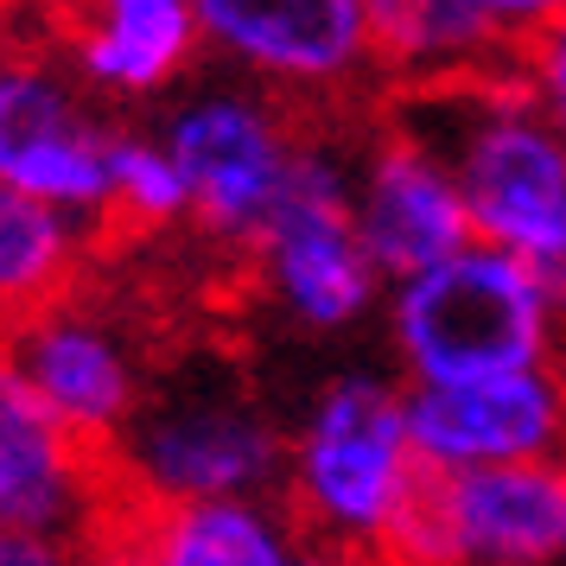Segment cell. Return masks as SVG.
<instances>
[{
  "label": "cell",
  "mask_w": 566,
  "mask_h": 566,
  "mask_svg": "<svg viewBox=\"0 0 566 566\" xmlns=\"http://www.w3.org/2000/svg\"><path fill=\"white\" fill-rule=\"evenodd\" d=\"M108 478L134 510L191 496H255L281 490L286 427L223 369H185L147 388L128 433L108 446Z\"/></svg>",
  "instance_id": "obj_4"
},
{
  "label": "cell",
  "mask_w": 566,
  "mask_h": 566,
  "mask_svg": "<svg viewBox=\"0 0 566 566\" xmlns=\"http://www.w3.org/2000/svg\"><path fill=\"white\" fill-rule=\"evenodd\" d=\"M71 57L0 52V185L108 223L115 122Z\"/></svg>",
  "instance_id": "obj_7"
},
{
  "label": "cell",
  "mask_w": 566,
  "mask_h": 566,
  "mask_svg": "<svg viewBox=\"0 0 566 566\" xmlns=\"http://www.w3.org/2000/svg\"><path fill=\"white\" fill-rule=\"evenodd\" d=\"M427 484V459L408 427V382L344 369L306 395L286 427L281 503L325 554H388Z\"/></svg>",
  "instance_id": "obj_2"
},
{
  "label": "cell",
  "mask_w": 566,
  "mask_h": 566,
  "mask_svg": "<svg viewBox=\"0 0 566 566\" xmlns=\"http://www.w3.org/2000/svg\"><path fill=\"white\" fill-rule=\"evenodd\" d=\"M261 306L306 337H344L382 312V268L363 249L350 210V159L306 140L281 205L268 210L255 242L242 249Z\"/></svg>",
  "instance_id": "obj_5"
},
{
  "label": "cell",
  "mask_w": 566,
  "mask_h": 566,
  "mask_svg": "<svg viewBox=\"0 0 566 566\" xmlns=\"http://www.w3.org/2000/svg\"><path fill=\"white\" fill-rule=\"evenodd\" d=\"M515 77L535 90V103L560 122V134H566V13L560 20H547V27L515 52Z\"/></svg>",
  "instance_id": "obj_19"
},
{
  "label": "cell",
  "mask_w": 566,
  "mask_h": 566,
  "mask_svg": "<svg viewBox=\"0 0 566 566\" xmlns=\"http://www.w3.org/2000/svg\"><path fill=\"white\" fill-rule=\"evenodd\" d=\"M408 427L427 471L566 459V363L496 369L471 382H408Z\"/></svg>",
  "instance_id": "obj_11"
},
{
  "label": "cell",
  "mask_w": 566,
  "mask_h": 566,
  "mask_svg": "<svg viewBox=\"0 0 566 566\" xmlns=\"http://www.w3.org/2000/svg\"><path fill=\"white\" fill-rule=\"evenodd\" d=\"M0 541H7V528H0Z\"/></svg>",
  "instance_id": "obj_21"
},
{
  "label": "cell",
  "mask_w": 566,
  "mask_h": 566,
  "mask_svg": "<svg viewBox=\"0 0 566 566\" xmlns=\"http://www.w3.org/2000/svg\"><path fill=\"white\" fill-rule=\"evenodd\" d=\"M159 140L172 147L191 191V230L223 242V249H249L268 210L281 205L293 166L306 154V140L286 115V96L261 90V83H198L191 96L166 108Z\"/></svg>",
  "instance_id": "obj_6"
},
{
  "label": "cell",
  "mask_w": 566,
  "mask_h": 566,
  "mask_svg": "<svg viewBox=\"0 0 566 566\" xmlns=\"http://www.w3.org/2000/svg\"><path fill=\"white\" fill-rule=\"evenodd\" d=\"M108 484L96 452L64 433L0 357V528L64 554L108 515Z\"/></svg>",
  "instance_id": "obj_13"
},
{
  "label": "cell",
  "mask_w": 566,
  "mask_h": 566,
  "mask_svg": "<svg viewBox=\"0 0 566 566\" xmlns=\"http://www.w3.org/2000/svg\"><path fill=\"white\" fill-rule=\"evenodd\" d=\"M401 115L452 159L471 235L528 261L566 306V134L515 64L401 90Z\"/></svg>",
  "instance_id": "obj_1"
},
{
  "label": "cell",
  "mask_w": 566,
  "mask_h": 566,
  "mask_svg": "<svg viewBox=\"0 0 566 566\" xmlns=\"http://www.w3.org/2000/svg\"><path fill=\"white\" fill-rule=\"evenodd\" d=\"M205 57L286 103H325L376 77L363 0H205Z\"/></svg>",
  "instance_id": "obj_10"
},
{
  "label": "cell",
  "mask_w": 566,
  "mask_h": 566,
  "mask_svg": "<svg viewBox=\"0 0 566 566\" xmlns=\"http://www.w3.org/2000/svg\"><path fill=\"white\" fill-rule=\"evenodd\" d=\"M108 223L122 230H179L191 223V191H185V172L172 147L140 128L115 134V179H108Z\"/></svg>",
  "instance_id": "obj_18"
},
{
  "label": "cell",
  "mask_w": 566,
  "mask_h": 566,
  "mask_svg": "<svg viewBox=\"0 0 566 566\" xmlns=\"http://www.w3.org/2000/svg\"><path fill=\"white\" fill-rule=\"evenodd\" d=\"M478 7H484L490 27L510 39V52H522L547 20H560V13H566V0H478Z\"/></svg>",
  "instance_id": "obj_20"
},
{
  "label": "cell",
  "mask_w": 566,
  "mask_h": 566,
  "mask_svg": "<svg viewBox=\"0 0 566 566\" xmlns=\"http://www.w3.org/2000/svg\"><path fill=\"white\" fill-rule=\"evenodd\" d=\"M382 332L401 382H471L496 369L566 363V306L554 286L478 235L388 281Z\"/></svg>",
  "instance_id": "obj_3"
},
{
  "label": "cell",
  "mask_w": 566,
  "mask_h": 566,
  "mask_svg": "<svg viewBox=\"0 0 566 566\" xmlns=\"http://www.w3.org/2000/svg\"><path fill=\"white\" fill-rule=\"evenodd\" d=\"M363 7H369L376 77H388L395 90H433L515 64L510 39L484 20L478 0H363Z\"/></svg>",
  "instance_id": "obj_16"
},
{
  "label": "cell",
  "mask_w": 566,
  "mask_h": 566,
  "mask_svg": "<svg viewBox=\"0 0 566 566\" xmlns=\"http://www.w3.org/2000/svg\"><path fill=\"white\" fill-rule=\"evenodd\" d=\"M0 357L32 401L90 452H108L147 401V363L134 332L115 312L83 306L77 293L0 325Z\"/></svg>",
  "instance_id": "obj_9"
},
{
  "label": "cell",
  "mask_w": 566,
  "mask_h": 566,
  "mask_svg": "<svg viewBox=\"0 0 566 566\" xmlns=\"http://www.w3.org/2000/svg\"><path fill=\"white\" fill-rule=\"evenodd\" d=\"M115 547L154 566H293L306 560L312 541L300 535L281 490H255V496L154 503V510L128 503V528L115 535Z\"/></svg>",
  "instance_id": "obj_15"
},
{
  "label": "cell",
  "mask_w": 566,
  "mask_h": 566,
  "mask_svg": "<svg viewBox=\"0 0 566 566\" xmlns=\"http://www.w3.org/2000/svg\"><path fill=\"white\" fill-rule=\"evenodd\" d=\"M350 210H357L363 249L376 255L382 281H401L471 242V210H464L452 159L401 108L388 128H376L350 154Z\"/></svg>",
  "instance_id": "obj_12"
},
{
  "label": "cell",
  "mask_w": 566,
  "mask_h": 566,
  "mask_svg": "<svg viewBox=\"0 0 566 566\" xmlns=\"http://www.w3.org/2000/svg\"><path fill=\"white\" fill-rule=\"evenodd\" d=\"M395 560L547 566L566 560V459L427 471Z\"/></svg>",
  "instance_id": "obj_8"
},
{
  "label": "cell",
  "mask_w": 566,
  "mask_h": 566,
  "mask_svg": "<svg viewBox=\"0 0 566 566\" xmlns=\"http://www.w3.org/2000/svg\"><path fill=\"white\" fill-rule=\"evenodd\" d=\"M90 230H96L90 217L0 185V325L52 306L77 286L90 261Z\"/></svg>",
  "instance_id": "obj_17"
},
{
  "label": "cell",
  "mask_w": 566,
  "mask_h": 566,
  "mask_svg": "<svg viewBox=\"0 0 566 566\" xmlns=\"http://www.w3.org/2000/svg\"><path fill=\"white\" fill-rule=\"evenodd\" d=\"M64 57L103 103H154L205 57V0H77Z\"/></svg>",
  "instance_id": "obj_14"
}]
</instances>
